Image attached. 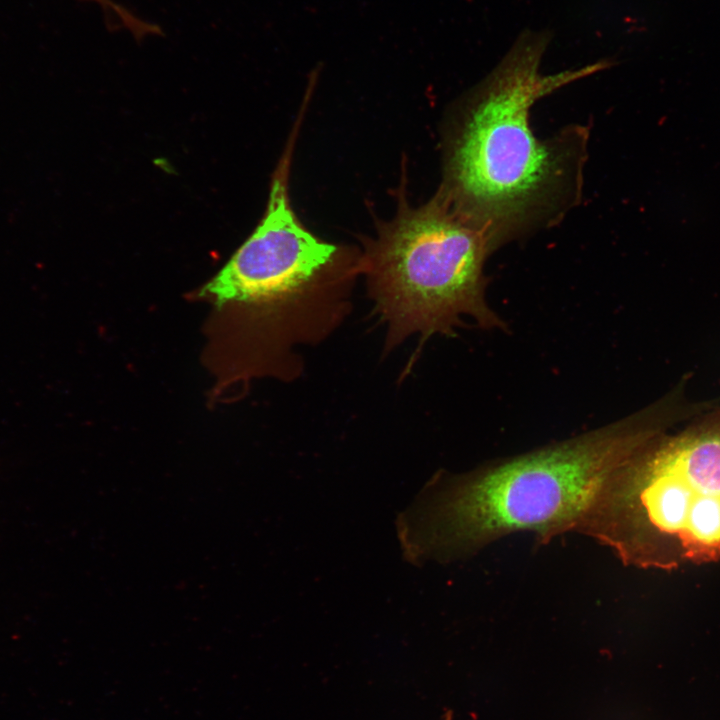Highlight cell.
I'll list each match as a JSON object with an SVG mask.
<instances>
[{"label":"cell","instance_id":"1","mask_svg":"<svg viewBox=\"0 0 720 720\" xmlns=\"http://www.w3.org/2000/svg\"><path fill=\"white\" fill-rule=\"evenodd\" d=\"M552 36L547 29L522 31L498 65L460 99L447 124L437 195L485 235L492 251L557 223L580 200L588 130L569 126L540 140L530 126V109L614 62L542 75Z\"/></svg>","mask_w":720,"mask_h":720},{"label":"cell","instance_id":"2","mask_svg":"<svg viewBox=\"0 0 720 720\" xmlns=\"http://www.w3.org/2000/svg\"><path fill=\"white\" fill-rule=\"evenodd\" d=\"M672 420L662 399L615 423L470 472H437L396 519L403 558L422 566L472 556L531 531H577L629 456Z\"/></svg>","mask_w":720,"mask_h":720},{"label":"cell","instance_id":"3","mask_svg":"<svg viewBox=\"0 0 720 720\" xmlns=\"http://www.w3.org/2000/svg\"><path fill=\"white\" fill-rule=\"evenodd\" d=\"M684 420L629 456L576 531L626 566L672 570L720 560V407L705 404Z\"/></svg>","mask_w":720,"mask_h":720},{"label":"cell","instance_id":"4","mask_svg":"<svg viewBox=\"0 0 720 720\" xmlns=\"http://www.w3.org/2000/svg\"><path fill=\"white\" fill-rule=\"evenodd\" d=\"M360 252L367 296L385 326V353L415 335L419 352L433 336L455 335L464 317L505 328L485 297L484 264L493 252L487 238L437 194L417 208L401 204Z\"/></svg>","mask_w":720,"mask_h":720},{"label":"cell","instance_id":"5","mask_svg":"<svg viewBox=\"0 0 720 720\" xmlns=\"http://www.w3.org/2000/svg\"><path fill=\"white\" fill-rule=\"evenodd\" d=\"M290 146L276 168L263 218L202 288L218 305L250 307L359 263L360 251L325 241L295 214L289 198Z\"/></svg>","mask_w":720,"mask_h":720},{"label":"cell","instance_id":"6","mask_svg":"<svg viewBox=\"0 0 720 720\" xmlns=\"http://www.w3.org/2000/svg\"><path fill=\"white\" fill-rule=\"evenodd\" d=\"M441 720H453L452 712L451 711L445 712L444 715L442 716Z\"/></svg>","mask_w":720,"mask_h":720}]
</instances>
